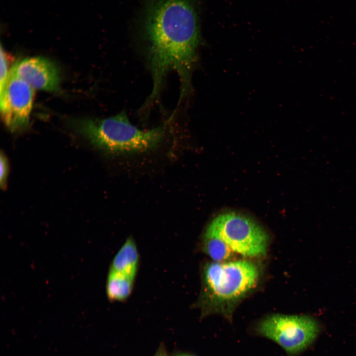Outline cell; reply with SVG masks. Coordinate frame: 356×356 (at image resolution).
Wrapping results in <instances>:
<instances>
[{"label":"cell","instance_id":"cell-1","mask_svg":"<svg viewBox=\"0 0 356 356\" xmlns=\"http://www.w3.org/2000/svg\"><path fill=\"white\" fill-rule=\"evenodd\" d=\"M152 89L143 105L149 108L160 95L170 71L178 75L180 101L191 91V76L201 42L198 16L192 0H155L143 25Z\"/></svg>","mask_w":356,"mask_h":356},{"label":"cell","instance_id":"cell-2","mask_svg":"<svg viewBox=\"0 0 356 356\" xmlns=\"http://www.w3.org/2000/svg\"><path fill=\"white\" fill-rule=\"evenodd\" d=\"M74 130L96 148L108 153L142 152L156 148L165 134L162 126L142 130L134 125L125 112L98 119H83L72 123Z\"/></svg>","mask_w":356,"mask_h":356},{"label":"cell","instance_id":"cell-3","mask_svg":"<svg viewBox=\"0 0 356 356\" xmlns=\"http://www.w3.org/2000/svg\"><path fill=\"white\" fill-rule=\"evenodd\" d=\"M259 275L258 267L249 261L208 263L203 270L198 305L206 314L212 304L236 301L254 287Z\"/></svg>","mask_w":356,"mask_h":356},{"label":"cell","instance_id":"cell-4","mask_svg":"<svg viewBox=\"0 0 356 356\" xmlns=\"http://www.w3.org/2000/svg\"><path fill=\"white\" fill-rule=\"evenodd\" d=\"M203 236L219 238L233 252L245 257L263 256L267 250L268 237L264 229L252 219L234 212L217 216Z\"/></svg>","mask_w":356,"mask_h":356},{"label":"cell","instance_id":"cell-5","mask_svg":"<svg viewBox=\"0 0 356 356\" xmlns=\"http://www.w3.org/2000/svg\"><path fill=\"white\" fill-rule=\"evenodd\" d=\"M319 331L317 322L306 315L274 314L262 319L255 332L280 346L289 356L298 355L316 338Z\"/></svg>","mask_w":356,"mask_h":356},{"label":"cell","instance_id":"cell-6","mask_svg":"<svg viewBox=\"0 0 356 356\" xmlns=\"http://www.w3.org/2000/svg\"><path fill=\"white\" fill-rule=\"evenodd\" d=\"M0 95V111L6 126L12 132L26 128L32 108L34 89L10 69Z\"/></svg>","mask_w":356,"mask_h":356},{"label":"cell","instance_id":"cell-7","mask_svg":"<svg viewBox=\"0 0 356 356\" xmlns=\"http://www.w3.org/2000/svg\"><path fill=\"white\" fill-rule=\"evenodd\" d=\"M19 78L33 89L55 91L59 89V70L49 59L41 57L25 58L11 68Z\"/></svg>","mask_w":356,"mask_h":356},{"label":"cell","instance_id":"cell-8","mask_svg":"<svg viewBox=\"0 0 356 356\" xmlns=\"http://www.w3.org/2000/svg\"><path fill=\"white\" fill-rule=\"evenodd\" d=\"M139 262L137 247L133 237H128L111 263L109 271L135 278Z\"/></svg>","mask_w":356,"mask_h":356},{"label":"cell","instance_id":"cell-9","mask_svg":"<svg viewBox=\"0 0 356 356\" xmlns=\"http://www.w3.org/2000/svg\"><path fill=\"white\" fill-rule=\"evenodd\" d=\"M135 278L118 272L109 271L106 281V294L113 302H123L130 296Z\"/></svg>","mask_w":356,"mask_h":356},{"label":"cell","instance_id":"cell-10","mask_svg":"<svg viewBox=\"0 0 356 356\" xmlns=\"http://www.w3.org/2000/svg\"><path fill=\"white\" fill-rule=\"evenodd\" d=\"M203 251L215 262H224L230 259L233 252L222 240L212 236L202 237Z\"/></svg>","mask_w":356,"mask_h":356},{"label":"cell","instance_id":"cell-11","mask_svg":"<svg viewBox=\"0 0 356 356\" xmlns=\"http://www.w3.org/2000/svg\"><path fill=\"white\" fill-rule=\"evenodd\" d=\"M8 59L2 47H0V91L3 89L8 75Z\"/></svg>","mask_w":356,"mask_h":356},{"label":"cell","instance_id":"cell-12","mask_svg":"<svg viewBox=\"0 0 356 356\" xmlns=\"http://www.w3.org/2000/svg\"><path fill=\"white\" fill-rule=\"evenodd\" d=\"M8 173V163L6 156L2 153H0V184L2 189L6 186L7 178Z\"/></svg>","mask_w":356,"mask_h":356},{"label":"cell","instance_id":"cell-13","mask_svg":"<svg viewBox=\"0 0 356 356\" xmlns=\"http://www.w3.org/2000/svg\"><path fill=\"white\" fill-rule=\"evenodd\" d=\"M154 356H168L167 353L164 348H160Z\"/></svg>","mask_w":356,"mask_h":356},{"label":"cell","instance_id":"cell-14","mask_svg":"<svg viewBox=\"0 0 356 356\" xmlns=\"http://www.w3.org/2000/svg\"><path fill=\"white\" fill-rule=\"evenodd\" d=\"M175 356H197L192 354H188V353H180L178 354Z\"/></svg>","mask_w":356,"mask_h":356}]
</instances>
